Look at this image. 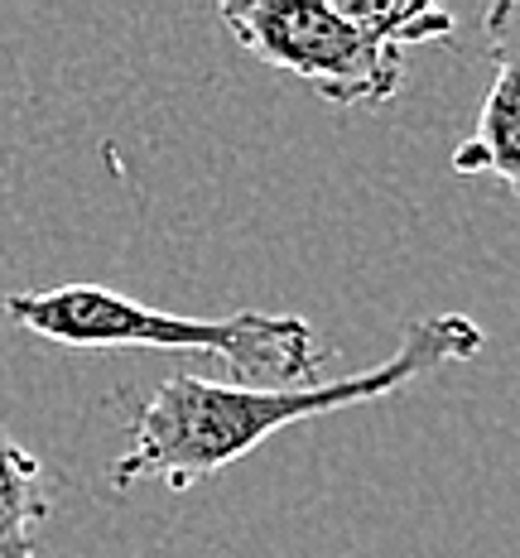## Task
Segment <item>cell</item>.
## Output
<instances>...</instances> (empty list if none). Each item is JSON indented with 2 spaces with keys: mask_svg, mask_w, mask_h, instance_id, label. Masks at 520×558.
Masks as SVG:
<instances>
[{
  "mask_svg": "<svg viewBox=\"0 0 520 558\" xmlns=\"http://www.w3.org/2000/svg\"><path fill=\"white\" fill-rule=\"evenodd\" d=\"M492 53V87L482 97L477 131L454 149V173H487L520 197V0H496L482 15Z\"/></svg>",
  "mask_w": 520,
  "mask_h": 558,
  "instance_id": "cell-4",
  "label": "cell"
},
{
  "mask_svg": "<svg viewBox=\"0 0 520 558\" xmlns=\"http://www.w3.org/2000/svg\"><path fill=\"white\" fill-rule=\"evenodd\" d=\"M5 318L73 352H193L231 371L237 386H318L328 347L299 313L179 318L107 284H63L44 294H5Z\"/></svg>",
  "mask_w": 520,
  "mask_h": 558,
  "instance_id": "cell-2",
  "label": "cell"
},
{
  "mask_svg": "<svg viewBox=\"0 0 520 558\" xmlns=\"http://www.w3.org/2000/svg\"><path fill=\"white\" fill-rule=\"evenodd\" d=\"M217 15L246 53L304 77L342 111L386 107L404 83V49L454 34V15L430 0H227Z\"/></svg>",
  "mask_w": 520,
  "mask_h": 558,
  "instance_id": "cell-3",
  "label": "cell"
},
{
  "mask_svg": "<svg viewBox=\"0 0 520 558\" xmlns=\"http://www.w3.org/2000/svg\"><path fill=\"white\" fill-rule=\"evenodd\" d=\"M53 496L39 458L0 428V558H39L34 530L49 520Z\"/></svg>",
  "mask_w": 520,
  "mask_h": 558,
  "instance_id": "cell-5",
  "label": "cell"
},
{
  "mask_svg": "<svg viewBox=\"0 0 520 558\" xmlns=\"http://www.w3.org/2000/svg\"><path fill=\"white\" fill-rule=\"evenodd\" d=\"M482 347H487L482 323L448 308L404 323L400 347L380 366L318 386H237V380L222 386L203 376H169L155 395L131 404L125 418L131 448L111 462V486L131 492L141 482H165L169 492H193L203 476L241 462L251 448L299 418L386 400L448 362H472Z\"/></svg>",
  "mask_w": 520,
  "mask_h": 558,
  "instance_id": "cell-1",
  "label": "cell"
}]
</instances>
